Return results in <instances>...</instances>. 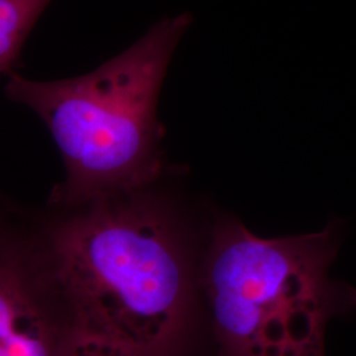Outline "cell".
<instances>
[{
    "label": "cell",
    "mask_w": 356,
    "mask_h": 356,
    "mask_svg": "<svg viewBox=\"0 0 356 356\" xmlns=\"http://www.w3.org/2000/svg\"><path fill=\"white\" fill-rule=\"evenodd\" d=\"M159 182L64 207L38 239L76 329L175 356L191 331L201 254Z\"/></svg>",
    "instance_id": "cell-1"
},
{
    "label": "cell",
    "mask_w": 356,
    "mask_h": 356,
    "mask_svg": "<svg viewBox=\"0 0 356 356\" xmlns=\"http://www.w3.org/2000/svg\"><path fill=\"white\" fill-rule=\"evenodd\" d=\"M194 19L166 17L88 74L58 81L8 76V101L32 110L51 132L66 176L49 204L73 207L136 191L165 176V128L157 118L172 57Z\"/></svg>",
    "instance_id": "cell-2"
},
{
    "label": "cell",
    "mask_w": 356,
    "mask_h": 356,
    "mask_svg": "<svg viewBox=\"0 0 356 356\" xmlns=\"http://www.w3.org/2000/svg\"><path fill=\"white\" fill-rule=\"evenodd\" d=\"M344 222L318 232L260 238L216 216L200 260V293L216 356H326L330 319L356 312V289L330 277Z\"/></svg>",
    "instance_id": "cell-3"
},
{
    "label": "cell",
    "mask_w": 356,
    "mask_h": 356,
    "mask_svg": "<svg viewBox=\"0 0 356 356\" xmlns=\"http://www.w3.org/2000/svg\"><path fill=\"white\" fill-rule=\"evenodd\" d=\"M76 319L38 236L3 229L0 356H64Z\"/></svg>",
    "instance_id": "cell-4"
},
{
    "label": "cell",
    "mask_w": 356,
    "mask_h": 356,
    "mask_svg": "<svg viewBox=\"0 0 356 356\" xmlns=\"http://www.w3.org/2000/svg\"><path fill=\"white\" fill-rule=\"evenodd\" d=\"M51 0H0V72H16L26 38Z\"/></svg>",
    "instance_id": "cell-5"
},
{
    "label": "cell",
    "mask_w": 356,
    "mask_h": 356,
    "mask_svg": "<svg viewBox=\"0 0 356 356\" xmlns=\"http://www.w3.org/2000/svg\"><path fill=\"white\" fill-rule=\"evenodd\" d=\"M64 356H156L129 344L76 329Z\"/></svg>",
    "instance_id": "cell-6"
}]
</instances>
